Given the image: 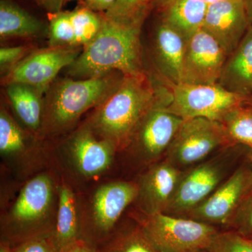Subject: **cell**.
<instances>
[{
    "instance_id": "obj_25",
    "label": "cell",
    "mask_w": 252,
    "mask_h": 252,
    "mask_svg": "<svg viewBox=\"0 0 252 252\" xmlns=\"http://www.w3.org/2000/svg\"><path fill=\"white\" fill-rule=\"evenodd\" d=\"M221 124L233 143L252 151V107L248 102L232 111Z\"/></svg>"
},
{
    "instance_id": "obj_32",
    "label": "cell",
    "mask_w": 252,
    "mask_h": 252,
    "mask_svg": "<svg viewBox=\"0 0 252 252\" xmlns=\"http://www.w3.org/2000/svg\"><path fill=\"white\" fill-rule=\"evenodd\" d=\"M25 46L3 47L0 49V66L1 70L13 69L23 59L26 50Z\"/></svg>"
},
{
    "instance_id": "obj_29",
    "label": "cell",
    "mask_w": 252,
    "mask_h": 252,
    "mask_svg": "<svg viewBox=\"0 0 252 252\" xmlns=\"http://www.w3.org/2000/svg\"><path fill=\"white\" fill-rule=\"evenodd\" d=\"M151 0H117L106 12L105 17L128 21L143 18L146 7Z\"/></svg>"
},
{
    "instance_id": "obj_15",
    "label": "cell",
    "mask_w": 252,
    "mask_h": 252,
    "mask_svg": "<svg viewBox=\"0 0 252 252\" xmlns=\"http://www.w3.org/2000/svg\"><path fill=\"white\" fill-rule=\"evenodd\" d=\"M184 170L164 158L147 167L136 181L135 203L144 215L165 213L171 203Z\"/></svg>"
},
{
    "instance_id": "obj_24",
    "label": "cell",
    "mask_w": 252,
    "mask_h": 252,
    "mask_svg": "<svg viewBox=\"0 0 252 252\" xmlns=\"http://www.w3.org/2000/svg\"><path fill=\"white\" fill-rule=\"evenodd\" d=\"M97 250L98 252H160L136 221L130 226L119 227L112 236Z\"/></svg>"
},
{
    "instance_id": "obj_12",
    "label": "cell",
    "mask_w": 252,
    "mask_h": 252,
    "mask_svg": "<svg viewBox=\"0 0 252 252\" xmlns=\"http://www.w3.org/2000/svg\"><path fill=\"white\" fill-rule=\"evenodd\" d=\"M228 55L203 28L187 41L181 84H218Z\"/></svg>"
},
{
    "instance_id": "obj_38",
    "label": "cell",
    "mask_w": 252,
    "mask_h": 252,
    "mask_svg": "<svg viewBox=\"0 0 252 252\" xmlns=\"http://www.w3.org/2000/svg\"><path fill=\"white\" fill-rule=\"evenodd\" d=\"M207 5L216 4V3L222 2V1H228V0H202Z\"/></svg>"
},
{
    "instance_id": "obj_2",
    "label": "cell",
    "mask_w": 252,
    "mask_h": 252,
    "mask_svg": "<svg viewBox=\"0 0 252 252\" xmlns=\"http://www.w3.org/2000/svg\"><path fill=\"white\" fill-rule=\"evenodd\" d=\"M166 88L156 87L146 73L124 76L116 90L94 109L84 126L99 138L114 144L118 152H122Z\"/></svg>"
},
{
    "instance_id": "obj_40",
    "label": "cell",
    "mask_w": 252,
    "mask_h": 252,
    "mask_svg": "<svg viewBox=\"0 0 252 252\" xmlns=\"http://www.w3.org/2000/svg\"><path fill=\"white\" fill-rule=\"evenodd\" d=\"M250 160H251L252 164V151L251 150V152H250Z\"/></svg>"
},
{
    "instance_id": "obj_30",
    "label": "cell",
    "mask_w": 252,
    "mask_h": 252,
    "mask_svg": "<svg viewBox=\"0 0 252 252\" xmlns=\"http://www.w3.org/2000/svg\"><path fill=\"white\" fill-rule=\"evenodd\" d=\"M230 230L252 240V190L235 217Z\"/></svg>"
},
{
    "instance_id": "obj_6",
    "label": "cell",
    "mask_w": 252,
    "mask_h": 252,
    "mask_svg": "<svg viewBox=\"0 0 252 252\" xmlns=\"http://www.w3.org/2000/svg\"><path fill=\"white\" fill-rule=\"evenodd\" d=\"M235 144L227 147L216 157L184 170L167 215L187 217L200 205L232 173V168L239 157Z\"/></svg>"
},
{
    "instance_id": "obj_4",
    "label": "cell",
    "mask_w": 252,
    "mask_h": 252,
    "mask_svg": "<svg viewBox=\"0 0 252 252\" xmlns=\"http://www.w3.org/2000/svg\"><path fill=\"white\" fill-rule=\"evenodd\" d=\"M124 77L122 73L112 72L90 79L61 81L44 102L41 132L56 135L69 130L84 113L100 105Z\"/></svg>"
},
{
    "instance_id": "obj_27",
    "label": "cell",
    "mask_w": 252,
    "mask_h": 252,
    "mask_svg": "<svg viewBox=\"0 0 252 252\" xmlns=\"http://www.w3.org/2000/svg\"><path fill=\"white\" fill-rule=\"evenodd\" d=\"M50 47H77L69 13L53 15L49 26Z\"/></svg>"
},
{
    "instance_id": "obj_36",
    "label": "cell",
    "mask_w": 252,
    "mask_h": 252,
    "mask_svg": "<svg viewBox=\"0 0 252 252\" xmlns=\"http://www.w3.org/2000/svg\"><path fill=\"white\" fill-rule=\"evenodd\" d=\"M250 25H252V0H243Z\"/></svg>"
},
{
    "instance_id": "obj_5",
    "label": "cell",
    "mask_w": 252,
    "mask_h": 252,
    "mask_svg": "<svg viewBox=\"0 0 252 252\" xmlns=\"http://www.w3.org/2000/svg\"><path fill=\"white\" fill-rule=\"evenodd\" d=\"M137 193L136 181L99 186L86 202H79L80 239L96 249L104 245L119 228L123 213L135 203Z\"/></svg>"
},
{
    "instance_id": "obj_3",
    "label": "cell",
    "mask_w": 252,
    "mask_h": 252,
    "mask_svg": "<svg viewBox=\"0 0 252 252\" xmlns=\"http://www.w3.org/2000/svg\"><path fill=\"white\" fill-rule=\"evenodd\" d=\"M59 205V185L49 174L27 181L9 210L1 217V241L13 245L29 239L51 236Z\"/></svg>"
},
{
    "instance_id": "obj_11",
    "label": "cell",
    "mask_w": 252,
    "mask_h": 252,
    "mask_svg": "<svg viewBox=\"0 0 252 252\" xmlns=\"http://www.w3.org/2000/svg\"><path fill=\"white\" fill-rule=\"evenodd\" d=\"M252 190L251 160L242 164L186 218L230 230L235 217Z\"/></svg>"
},
{
    "instance_id": "obj_37",
    "label": "cell",
    "mask_w": 252,
    "mask_h": 252,
    "mask_svg": "<svg viewBox=\"0 0 252 252\" xmlns=\"http://www.w3.org/2000/svg\"><path fill=\"white\" fill-rule=\"evenodd\" d=\"M0 252H13L11 245L5 241L0 242Z\"/></svg>"
},
{
    "instance_id": "obj_17",
    "label": "cell",
    "mask_w": 252,
    "mask_h": 252,
    "mask_svg": "<svg viewBox=\"0 0 252 252\" xmlns=\"http://www.w3.org/2000/svg\"><path fill=\"white\" fill-rule=\"evenodd\" d=\"M250 26L243 0H228L209 5L203 28L228 56L238 47Z\"/></svg>"
},
{
    "instance_id": "obj_39",
    "label": "cell",
    "mask_w": 252,
    "mask_h": 252,
    "mask_svg": "<svg viewBox=\"0 0 252 252\" xmlns=\"http://www.w3.org/2000/svg\"><path fill=\"white\" fill-rule=\"evenodd\" d=\"M151 1H154V2H157V4L161 5V6H164L169 0H151Z\"/></svg>"
},
{
    "instance_id": "obj_42",
    "label": "cell",
    "mask_w": 252,
    "mask_h": 252,
    "mask_svg": "<svg viewBox=\"0 0 252 252\" xmlns=\"http://www.w3.org/2000/svg\"><path fill=\"white\" fill-rule=\"evenodd\" d=\"M198 252H210L208 250H202V251H200Z\"/></svg>"
},
{
    "instance_id": "obj_41",
    "label": "cell",
    "mask_w": 252,
    "mask_h": 252,
    "mask_svg": "<svg viewBox=\"0 0 252 252\" xmlns=\"http://www.w3.org/2000/svg\"><path fill=\"white\" fill-rule=\"evenodd\" d=\"M248 103L249 104H250V105H251L252 107V98L250 99V100L248 101Z\"/></svg>"
},
{
    "instance_id": "obj_22",
    "label": "cell",
    "mask_w": 252,
    "mask_h": 252,
    "mask_svg": "<svg viewBox=\"0 0 252 252\" xmlns=\"http://www.w3.org/2000/svg\"><path fill=\"white\" fill-rule=\"evenodd\" d=\"M43 93L22 84L7 85L6 94L21 122L34 132L41 131L44 119V102L41 98Z\"/></svg>"
},
{
    "instance_id": "obj_34",
    "label": "cell",
    "mask_w": 252,
    "mask_h": 252,
    "mask_svg": "<svg viewBox=\"0 0 252 252\" xmlns=\"http://www.w3.org/2000/svg\"><path fill=\"white\" fill-rule=\"evenodd\" d=\"M117 0H84L86 7L92 11H107L114 5Z\"/></svg>"
},
{
    "instance_id": "obj_19",
    "label": "cell",
    "mask_w": 252,
    "mask_h": 252,
    "mask_svg": "<svg viewBox=\"0 0 252 252\" xmlns=\"http://www.w3.org/2000/svg\"><path fill=\"white\" fill-rule=\"evenodd\" d=\"M218 84L233 94L252 98V25L227 58Z\"/></svg>"
},
{
    "instance_id": "obj_9",
    "label": "cell",
    "mask_w": 252,
    "mask_h": 252,
    "mask_svg": "<svg viewBox=\"0 0 252 252\" xmlns=\"http://www.w3.org/2000/svg\"><path fill=\"white\" fill-rule=\"evenodd\" d=\"M234 145L221 123L193 118L183 121L165 158L185 170L204 161L215 151Z\"/></svg>"
},
{
    "instance_id": "obj_31",
    "label": "cell",
    "mask_w": 252,
    "mask_h": 252,
    "mask_svg": "<svg viewBox=\"0 0 252 252\" xmlns=\"http://www.w3.org/2000/svg\"><path fill=\"white\" fill-rule=\"evenodd\" d=\"M13 252H59L51 236L39 237L11 245Z\"/></svg>"
},
{
    "instance_id": "obj_35",
    "label": "cell",
    "mask_w": 252,
    "mask_h": 252,
    "mask_svg": "<svg viewBox=\"0 0 252 252\" xmlns=\"http://www.w3.org/2000/svg\"><path fill=\"white\" fill-rule=\"evenodd\" d=\"M39 4L53 14L60 12L67 0H37Z\"/></svg>"
},
{
    "instance_id": "obj_28",
    "label": "cell",
    "mask_w": 252,
    "mask_h": 252,
    "mask_svg": "<svg viewBox=\"0 0 252 252\" xmlns=\"http://www.w3.org/2000/svg\"><path fill=\"white\" fill-rule=\"evenodd\" d=\"M207 250L210 252H252V240L234 230H220Z\"/></svg>"
},
{
    "instance_id": "obj_43",
    "label": "cell",
    "mask_w": 252,
    "mask_h": 252,
    "mask_svg": "<svg viewBox=\"0 0 252 252\" xmlns=\"http://www.w3.org/2000/svg\"><path fill=\"white\" fill-rule=\"evenodd\" d=\"M73 1V0H67V1Z\"/></svg>"
},
{
    "instance_id": "obj_20",
    "label": "cell",
    "mask_w": 252,
    "mask_h": 252,
    "mask_svg": "<svg viewBox=\"0 0 252 252\" xmlns=\"http://www.w3.org/2000/svg\"><path fill=\"white\" fill-rule=\"evenodd\" d=\"M51 239L58 250L80 239L79 200L70 186L59 185V205L56 225Z\"/></svg>"
},
{
    "instance_id": "obj_26",
    "label": "cell",
    "mask_w": 252,
    "mask_h": 252,
    "mask_svg": "<svg viewBox=\"0 0 252 252\" xmlns=\"http://www.w3.org/2000/svg\"><path fill=\"white\" fill-rule=\"evenodd\" d=\"M69 13L75 35L76 46H82L84 49L98 34L102 27V18L99 17L87 7Z\"/></svg>"
},
{
    "instance_id": "obj_8",
    "label": "cell",
    "mask_w": 252,
    "mask_h": 252,
    "mask_svg": "<svg viewBox=\"0 0 252 252\" xmlns=\"http://www.w3.org/2000/svg\"><path fill=\"white\" fill-rule=\"evenodd\" d=\"M171 97V89L167 87L136 127L124 150L138 165L149 167L162 160L183 122L166 108Z\"/></svg>"
},
{
    "instance_id": "obj_10",
    "label": "cell",
    "mask_w": 252,
    "mask_h": 252,
    "mask_svg": "<svg viewBox=\"0 0 252 252\" xmlns=\"http://www.w3.org/2000/svg\"><path fill=\"white\" fill-rule=\"evenodd\" d=\"M170 87L171 101L166 108L184 120L204 118L222 123L232 111L251 99L225 90L219 84H180Z\"/></svg>"
},
{
    "instance_id": "obj_23",
    "label": "cell",
    "mask_w": 252,
    "mask_h": 252,
    "mask_svg": "<svg viewBox=\"0 0 252 252\" xmlns=\"http://www.w3.org/2000/svg\"><path fill=\"white\" fill-rule=\"evenodd\" d=\"M42 28L41 21L26 10L9 0H1L0 2L1 37L34 36Z\"/></svg>"
},
{
    "instance_id": "obj_16",
    "label": "cell",
    "mask_w": 252,
    "mask_h": 252,
    "mask_svg": "<svg viewBox=\"0 0 252 252\" xmlns=\"http://www.w3.org/2000/svg\"><path fill=\"white\" fill-rule=\"evenodd\" d=\"M0 154L8 167L22 177L37 172L44 163L42 152L31 136L4 108L0 112Z\"/></svg>"
},
{
    "instance_id": "obj_21",
    "label": "cell",
    "mask_w": 252,
    "mask_h": 252,
    "mask_svg": "<svg viewBox=\"0 0 252 252\" xmlns=\"http://www.w3.org/2000/svg\"><path fill=\"white\" fill-rule=\"evenodd\" d=\"M162 21L186 41L203 27L208 5L202 0H169Z\"/></svg>"
},
{
    "instance_id": "obj_1",
    "label": "cell",
    "mask_w": 252,
    "mask_h": 252,
    "mask_svg": "<svg viewBox=\"0 0 252 252\" xmlns=\"http://www.w3.org/2000/svg\"><path fill=\"white\" fill-rule=\"evenodd\" d=\"M143 18L121 21L102 18L98 34L69 66L75 79L102 77L112 72L124 76L144 74L141 26Z\"/></svg>"
},
{
    "instance_id": "obj_18",
    "label": "cell",
    "mask_w": 252,
    "mask_h": 252,
    "mask_svg": "<svg viewBox=\"0 0 252 252\" xmlns=\"http://www.w3.org/2000/svg\"><path fill=\"white\" fill-rule=\"evenodd\" d=\"M187 41L162 21L154 37V56L159 74L169 86L182 82V67Z\"/></svg>"
},
{
    "instance_id": "obj_14",
    "label": "cell",
    "mask_w": 252,
    "mask_h": 252,
    "mask_svg": "<svg viewBox=\"0 0 252 252\" xmlns=\"http://www.w3.org/2000/svg\"><path fill=\"white\" fill-rule=\"evenodd\" d=\"M66 157L74 171L83 178H94L112 166L117 147L109 141L99 138L83 126L66 144Z\"/></svg>"
},
{
    "instance_id": "obj_13",
    "label": "cell",
    "mask_w": 252,
    "mask_h": 252,
    "mask_svg": "<svg viewBox=\"0 0 252 252\" xmlns=\"http://www.w3.org/2000/svg\"><path fill=\"white\" fill-rule=\"evenodd\" d=\"M79 47H49L22 60L8 72L7 85L22 84L44 93L60 71L69 67L81 54Z\"/></svg>"
},
{
    "instance_id": "obj_33",
    "label": "cell",
    "mask_w": 252,
    "mask_h": 252,
    "mask_svg": "<svg viewBox=\"0 0 252 252\" xmlns=\"http://www.w3.org/2000/svg\"><path fill=\"white\" fill-rule=\"evenodd\" d=\"M59 252H98V251L97 249L91 246L84 240L79 239L77 241L61 249Z\"/></svg>"
},
{
    "instance_id": "obj_7",
    "label": "cell",
    "mask_w": 252,
    "mask_h": 252,
    "mask_svg": "<svg viewBox=\"0 0 252 252\" xmlns=\"http://www.w3.org/2000/svg\"><path fill=\"white\" fill-rule=\"evenodd\" d=\"M135 220L160 252H198L207 250L220 230L203 222L165 213L142 214L135 217Z\"/></svg>"
}]
</instances>
